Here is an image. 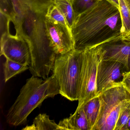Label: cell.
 Returning a JSON list of instances; mask_svg holds the SVG:
<instances>
[{
	"mask_svg": "<svg viewBox=\"0 0 130 130\" xmlns=\"http://www.w3.org/2000/svg\"><path fill=\"white\" fill-rule=\"evenodd\" d=\"M83 51L74 49L56 55L52 75L57 81L60 94L71 101H78Z\"/></svg>",
	"mask_w": 130,
	"mask_h": 130,
	"instance_id": "277c9868",
	"label": "cell"
},
{
	"mask_svg": "<svg viewBox=\"0 0 130 130\" xmlns=\"http://www.w3.org/2000/svg\"><path fill=\"white\" fill-rule=\"evenodd\" d=\"M45 17V18L55 23L70 28L63 14L54 4L48 8Z\"/></svg>",
	"mask_w": 130,
	"mask_h": 130,
	"instance_id": "ac0fdd59",
	"label": "cell"
},
{
	"mask_svg": "<svg viewBox=\"0 0 130 130\" xmlns=\"http://www.w3.org/2000/svg\"><path fill=\"white\" fill-rule=\"evenodd\" d=\"M127 71L124 66L118 61L100 58L96 74L97 95L110 88L122 85L124 74Z\"/></svg>",
	"mask_w": 130,
	"mask_h": 130,
	"instance_id": "52a82bcc",
	"label": "cell"
},
{
	"mask_svg": "<svg viewBox=\"0 0 130 130\" xmlns=\"http://www.w3.org/2000/svg\"><path fill=\"white\" fill-rule=\"evenodd\" d=\"M1 56L6 59L29 66L31 63V54L29 47L25 40L20 35L10 32L1 34Z\"/></svg>",
	"mask_w": 130,
	"mask_h": 130,
	"instance_id": "ba28073f",
	"label": "cell"
},
{
	"mask_svg": "<svg viewBox=\"0 0 130 130\" xmlns=\"http://www.w3.org/2000/svg\"><path fill=\"white\" fill-rule=\"evenodd\" d=\"M4 79L5 83L17 74L29 69L26 64H22L6 59L4 65Z\"/></svg>",
	"mask_w": 130,
	"mask_h": 130,
	"instance_id": "5bb4252c",
	"label": "cell"
},
{
	"mask_svg": "<svg viewBox=\"0 0 130 130\" xmlns=\"http://www.w3.org/2000/svg\"><path fill=\"white\" fill-rule=\"evenodd\" d=\"M99 0H71L76 17L86 10Z\"/></svg>",
	"mask_w": 130,
	"mask_h": 130,
	"instance_id": "d6986e66",
	"label": "cell"
},
{
	"mask_svg": "<svg viewBox=\"0 0 130 130\" xmlns=\"http://www.w3.org/2000/svg\"><path fill=\"white\" fill-rule=\"evenodd\" d=\"M100 51V45L83 51L78 108L97 96L96 74Z\"/></svg>",
	"mask_w": 130,
	"mask_h": 130,
	"instance_id": "8992f818",
	"label": "cell"
},
{
	"mask_svg": "<svg viewBox=\"0 0 130 130\" xmlns=\"http://www.w3.org/2000/svg\"><path fill=\"white\" fill-rule=\"evenodd\" d=\"M54 4L63 14L69 27L71 29L76 15L71 4V0H55Z\"/></svg>",
	"mask_w": 130,
	"mask_h": 130,
	"instance_id": "9a60e30c",
	"label": "cell"
},
{
	"mask_svg": "<svg viewBox=\"0 0 130 130\" xmlns=\"http://www.w3.org/2000/svg\"><path fill=\"white\" fill-rule=\"evenodd\" d=\"M124 130H130V118L128 120L126 126L124 128Z\"/></svg>",
	"mask_w": 130,
	"mask_h": 130,
	"instance_id": "603a6c76",
	"label": "cell"
},
{
	"mask_svg": "<svg viewBox=\"0 0 130 130\" xmlns=\"http://www.w3.org/2000/svg\"><path fill=\"white\" fill-rule=\"evenodd\" d=\"M45 16L29 9L22 17L13 22L16 33L24 39L29 47L30 73L32 76L44 79L49 77L57 55L50 47Z\"/></svg>",
	"mask_w": 130,
	"mask_h": 130,
	"instance_id": "7a4b0ae2",
	"label": "cell"
},
{
	"mask_svg": "<svg viewBox=\"0 0 130 130\" xmlns=\"http://www.w3.org/2000/svg\"><path fill=\"white\" fill-rule=\"evenodd\" d=\"M119 3L124 37L130 32V9L125 0H119Z\"/></svg>",
	"mask_w": 130,
	"mask_h": 130,
	"instance_id": "2e32d148",
	"label": "cell"
},
{
	"mask_svg": "<svg viewBox=\"0 0 130 130\" xmlns=\"http://www.w3.org/2000/svg\"><path fill=\"white\" fill-rule=\"evenodd\" d=\"M122 86L130 95V71L124 74L122 82Z\"/></svg>",
	"mask_w": 130,
	"mask_h": 130,
	"instance_id": "44dd1931",
	"label": "cell"
},
{
	"mask_svg": "<svg viewBox=\"0 0 130 130\" xmlns=\"http://www.w3.org/2000/svg\"><path fill=\"white\" fill-rule=\"evenodd\" d=\"M101 1V0H99ZM108 1L109 3H111V4L113 5V6L116 7L117 8H118L119 9V0H105Z\"/></svg>",
	"mask_w": 130,
	"mask_h": 130,
	"instance_id": "7402d4cb",
	"label": "cell"
},
{
	"mask_svg": "<svg viewBox=\"0 0 130 130\" xmlns=\"http://www.w3.org/2000/svg\"><path fill=\"white\" fill-rule=\"evenodd\" d=\"M127 2V4L128 5L130 9V0H125Z\"/></svg>",
	"mask_w": 130,
	"mask_h": 130,
	"instance_id": "d4e9b609",
	"label": "cell"
},
{
	"mask_svg": "<svg viewBox=\"0 0 130 130\" xmlns=\"http://www.w3.org/2000/svg\"><path fill=\"white\" fill-rule=\"evenodd\" d=\"M100 108L93 130H115L124 102L130 100V95L122 85L110 88L98 95Z\"/></svg>",
	"mask_w": 130,
	"mask_h": 130,
	"instance_id": "5b68a950",
	"label": "cell"
},
{
	"mask_svg": "<svg viewBox=\"0 0 130 130\" xmlns=\"http://www.w3.org/2000/svg\"><path fill=\"white\" fill-rule=\"evenodd\" d=\"M74 49L84 51L123 38L118 8L108 1H97L75 17L72 26Z\"/></svg>",
	"mask_w": 130,
	"mask_h": 130,
	"instance_id": "6da1fadb",
	"label": "cell"
},
{
	"mask_svg": "<svg viewBox=\"0 0 130 130\" xmlns=\"http://www.w3.org/2000/svg\"><path fill=\"white\" fill-rule=\"evenodd\" d=\"M59 94V85L53 75L45 79L32 76L27 79L8 111L7 122L14 126L25 124L28 116L34 109L39 108L44 100Z\"/></svg>",
	"mask_w": 130,
	"mask_h": 130,
	"instance_id": "3957f363",
	"label": "cell"
},
{
	"mask_svg": "<svg viewBox=\"0 0 130 130\" xmlns=\"http://www.w3.org/2000/svg\"><path fill=\"white\" fill-rule=\"evenodd\" d=\"M123 38L126 39H129L130 40V32L127 35L123 37Z\"/></svg>",
	"mask_w": 130,
	"mask_h": 130,
	"instance_id": "cb8c5ba5",
	"label": "cell"
},
{
	"mask_svg": "<svg viewBox=\"0 0 130 130\" xmlns=\"http://www.w3.org/2000/svg\"><path fill=\"white\" fill-rule=\"evenodd\" d=\"M23 130H59L58 124L51 120L46 113L38 115L31 125H27Z\"/></svg>",
	"mask_w": 130,
	"mask_h": 130,
	"instance_id": "7c38bea8",
	"label": "cell"
},
{
	"mask_svg": "<svg viewBox=\"0 0 130 130\" xmlns=\"http://www.w3.org/2000/svg\"><path fill=\"white\" fill-rule=\"evenodd\" d=\"M130 118V100H128L122 105L115 130H124Z\"/></svg>",
	"mask_w": 130,
	"mask_h": 130,
	"instance_id": "e0dca14e",
	"label": "cell"
},
{
	"mask_svg": "<svg viewBox=\"0 0 130 130\" xmlns=\"http://www.w3.org/2000/svg\"><path fill=\"white\" fill-rule=\"evenodd\" d=\"M45 24L50 47L56 55L65 54L74 49L70 28L55 23L45 17Z\"/></svg>",
	"mask_w": 130,
	"mask_h": 130,
	"instance_id": "9c48e42d",
	"label": "cell"
},
{
	"mask_svg": "<svg viewBox=\"0 0 130 130\" xmlns=\"http://www.w3.org/2000/svg\"><path fill=\"white\" fill-rule=\"evenodd\" d=\"M51 1H53V2H54L55 0H51Z\"/></svg>",
	"mask_w": 130,
	"mask_h": 130,
	"instance_id": "484cf974",
	"label": "cell"
},
{
	"mask_svg": "<svg viewBox=\"0 0 130 130\" xmlns=\"http://www.w3.org/2000/svg\"><path fill=\"white\" fill-rule=\"evenodd\" d=\"M59 130H89V124L83 107L77 108L74 114L58 124Z\"/></svg>",
	"mask_w": 130,
	"mask_h": 130,
	"instance_id": "8fae6325",
	"label": "cell"
},
{
	"mask_svg": "<svg viewBox=\"0 0 130 130\" xmlns=\"http://www.w3.org/2000/svg\"><path fill=\"white\" fill-rule=\"evenodd\" d=\"M100 58L111 60L122 64L130 71V40L122 38L100 45Z\"/></svg>",
	"mask_w": 130,
	"mask_h": 130,
	"instance_id": "30bf717a",
	"label": "cell"
},
{
	"mask_svg": "<svg viewBox=\"0 0 130 130\" xmlns=\"http://www.w3.org/2000/svg\"><path fill=\"white\" fill-rule=\"evenodd\" d=\"M1 11L10 17L12 21L15 17L13 6L11 0H1Z\"/></svg>",
	"mask_w": 130,
	"mask_h": 130,
	"instance_id": "ffe728a7",
	"label": "cell"
},
{
	"mask_svg": "<svg viewBox=\"0 0 130 130\" xmlns=\"http://www.w3.org/2000/svg\"><path fill=\"white\" fill-rule=\"evenodd\" d=\"M82 107L88 121L89 130H93L97 121L100 108V100L99 95L88 101Z\"/></svg>",
	"mask_w": 130,
	"mask_h": 130,
	"instance_id": "4fadbf2b",
	"label": "cell"
}]
</instances>
